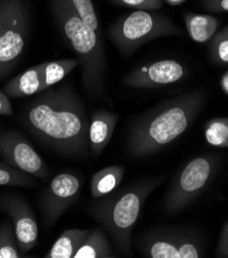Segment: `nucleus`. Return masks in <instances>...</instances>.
<instances>
[{"instance_id": "f257e3e1", "label": "nucleus", "mask_w": 228, "mask_h": 258, "mask_svg": "<svg viewBox=\"0 0 228 258\" xmlns=\"http://www.w3.org/2000/svg\"><path fill=\"white\" fill-rule=\"evenodd\" d=\"M24 127L60 156L86 159L90 154V119L80 94L70 83L35 95L21 112Z\"/></svg>"}, {"instance_id": "f03ea898", "label": "nucleus", "mask_w": 228, "mask_h": 258, "mask_svg": "<svg viewBox=\"0 0 228 258\" xmlns=\"http://www.w3.org/2000/svg\"><path fill=\"white\" fill-rule=\"evenodd\" d=\"M207 93L194 90L167 101L144 112L128 136V150L136 159L154 154L179 138L205 106Z\"/></svg>"}, {"instance_id": "7ed1b4c3", "label": "nucleus", "mask_w": 228, "mask_h": 258, "mask_svg": "<svg viewBox=\"0 0 228 258\" xmlns=\"http://www.w3.org/2000/svg\"><path fill=\"white\" fill-rule=\"evenodd\" d=\"M48 2L59 32L80 61L84 89L90 96L100 97L105 90L107 72L102 35L89 27L65 0Z\"/></svg>"}, {"instance_id": "20e7f679", "label": "nucleus", "mask_w": 228, "mask_h": 258, "mask_svg": "<svg viewBox=\"0 0 228 258\" xmlns=\"http://www.w3.org/2000/svg\"><path fill=\"white\" fill-rule=\"evenodd\" d=\"M163 179L162 176L140 181L114 195H107L103 200L97 199L98 202L88 207V213L106 229L122 255L132 256L134 227L145 201Z\"/></svg>"}, {"instance_id": "39448f33", "label": "nucleus", "mask_w": 228, "mask_h": 258, "mask_svg": "<svg viewBox=\"0 0 228 258\" xmlns=\"http://www.w3.org/2000/svg\"><path fill=\"white\" fill-rule=\"evenodd\" d=\"M183 34L178 25L156 11L132 12L117 20L108 30L109 39L125 58L151 40Z\"/></svg>"}, {"instance_id": "423d86ee", "label": "nucleus", "mask_w": 228, "mask_h": 258, "mask_svg": "<svg viewBox=\"0 0 228 258\" xmlns=\"http://www.w3.org/2000/svg\"><path fill=\"white\" fill-rule=\"evenodd\" d=\"M216 165V159L213 156H202L191 160L169 188L165 202L166 213L174 215L193 202L213 178Z\"/></svg>"}, {"instance_id": "0eeeda50", "label": "nucleus", "mask_w": 228, "mask_h": 258, "mask_svg": "<svg viewBox=\"0 0 228 258\" xmlns=\"http://www.w3.org/2000/svg\"><path fill=\"white\" fill-rule=\"evenodd\" d=\"M147 258H200L205 250L196 235L174 228L150 230L137 241Z\"/></svg>"}, {"instance_id": "6e6552de", "label": "nucleus", "mask_w": 228, "mask_h": 258, "mask_svg": "<svg viewBox=\"0 0 228 258\" xmlns=\"http://www.w3.org/2000/svg\"><path fill=\"white\" fill-rule=\"evenodd\" d=\"M83 181L72 173H60L46 185L40 196V209L47 227L57 221L78 202L82 192Z\"/></svg>"}, {"instance_id": "1a4fd4ad", "label": "nucleus", "mask_w": 228, "mask_h": 258, "mask_svg": "<svg viewBox=\"0 0 228 258\" xmlns=\"http://www.w3.org/2000/svg\"><path fill=\"white\" fill-rule=\"evenodd\" d=\"M30 22L29 0H23L0 34V77L14 68L23 54L30 31Z\"/></svg>"}, {"instance_id": "9d476101", "label": "nucleus", "mask_w": 228, "mask_h": 258, "mask_svg": "<svg viewBox=\"0 0 228 258\" xmlns=\"http://www.w3.org/2000/svg\"><path fill=\"white\" fill-rule=\"evenodd\" d=\"M0 157L15 169L46 179L48 169L33 146L17 131L0 132Z\"/></svg>"}, {"instance_id": "9b49d317", "label": "nucleus", "mask_w": 228, "mask_h": 258, "mask_svg": "<svg viewBox=\"0 0 228 258\" xmlns=\"http://www.w3.org/2000/svg\"><path fill=\"white\" fill-rule=\"evenodd\" d=\"M0 209L13 221L21 255L28 253L38 242V225L32 208L22 197L4 195L0 196Z\"/></svg>"}, {"instance_id": "f8f14e48", "label": "nucleus", "mask_w": 228, "mask_h": 258, "mask_svg": "<svg viewBox=\"0 0 228 258\" xmlns=\"http://www.w3.org/2000/svg\"><path fill=\"white\" fill-rule=\"evenodd\" d=\"M186 76L187 69L182 63L165 59L132 70L124 76L123 84L134 89H154L176 84Z\"/></svg>"}, {"instance_id": "ddd939ff", "label": "nucleus", "mask_w": 228, "mask_h": 258, "mask_svg": "<svg viewBox=\"0 0 228 258\" xmlns=\"http://www.w3.org/2000/svg\"><path fill=\"white\" fill-rule=\"evenodd\" d=\"M118 121V114L105 110L97 109L93 112L90 122L89 146L94 158L100 154L108 145Z\"/></svg>"}, {"instance_id": "4468645a", "label": "nucleus", "mask_w": 228, "mask_h": 258, "mask_svg": "<svg viewBox=\"0 0 228 258\" xmlns=\"http://www.w3.org/2000/svg\"><path fill=\"white\" fill-rule=\"evenodd\" d=\"M44 90L42 64L30 67L19 75L13 77L4 87V92L10 98L29 97Z\"/></svg>"}, {"instance_id": "2eb2a0df", "label": "nucleus", "mask_w": 228, "mask_h": 258, "mask_svg": "<svg viewBox=\"0 0 228 258\" xmlns=\"http://www.w3.org/2000/svg\"><path fill=\"white\" fill-rule=\"evenodd\" d=\"M184 23L188 36L196 43H207L216 34L220 20L206 14L185 13Z\"/></svg>"}, {"instance_id": "dca6fc26", "label": "nucleus", "mask_w": 228, "mask_h": 258, "mask_svg": "<svg viewBox=\"0 0 228 258\" xmlns=\"http://www.w3.org/2000/svg\"><path fill=\"white\" fill-rule=\"evenodd\" d=\"M92 229L71 228L64 230L56 240L50 250L45 254L46 258H74L75 253L87 240Z\"/></svg>"}, {"instance_id": "f3484780", "label": "nucleus", "mask_w": 228, "mask_h": 258, "mask_svg": "<svg viewBox=\"0 0 228 258\" xmlns=\"http://www.w3.org/2000/svg\"><path fill=\"white\" fill-rule=\"evenodd\" d=\"M124 167L109 166L97 172L91 180V194L94 199H101L110 195L121 183L124 176Z\"/></svg>"}, {"instance_id": "a211bd4d", "label": "nucleus", "mask_w": 228, "mask_h": 258, "mask_svg": "<svg viewBox=\"0 0 228 258\" xmlns=\"http://www.w3.org/2000/svg\"><path fill=\"white\" fill-rule=\"evenodd\" d=\"M113 251L102 228L92 229L91 234L75 253L74 258H110Z\"/></svg>"}, {"instance_id": "6ab92c4d", "label": "nucleus", "mask_w": 228, "mask_h": 258, "mask_svg": "<svg viewBox=\"0 0 228 258\" xmlns=\"http://www.w3.org/2000/svg\"><path fill=\"white\" fill-rule=\"evenodd\" d=\"M79 66L80 61L76 58L61 59L42 63V76L45 90L62 82L71 71Z\"/></svg>"}, {"instance_id": "aec40b11", "label": "nucleus", "mask_w": 228, "mask_h": 258, "mask_svg": "<svg viewBox=\"0 0 228 258\" xmlns=\"http://www.w3.org/2000/svg\"><path fill=\"white\" fill-rule=\"evenodd\" d=\"M21 256L13 221L6 219L0 223V258H20Z\"/></svg>"}, {"instance_id": "412c9836", "label": "nucleus", "mask_w": 228, "mask_h": 258, "mask_svg": "<svg viewBox=\"0 0 228 258\" xmlns=\"http://www.w3.org/2000/svg\"><path fill=\"white\" fill-rule=\"evenodd\" d=\"M209 57L216 65H228V24L217 31L208 44Z\"/></svg>"}, {"instance_id": "4be33fe9", "label": "nucleus", "mask_w": 228, "mask_h": 258, "mask_svg": "<svg viewBox=\"0 0 228 258\" xmlns=\"http://www.w3.org/2000/svg\"><path fill=\"white\" fill-rule=\"evenodd\" d=\"M206 141L215 147H226L228 140V117L210 119L205 125Z\"/></svg>"}, {"instance_id": "5701e85b", "label": "nucleus", "mask_w": 228, "mask_h": 258, "mask_svg": "<svg viewBox=\"0 0 228 258\" xmlns=\"http://www.w3.org/2000/svg\"><path fill=\"white\" fill-rule=\"evenodd\" d=\"M35 185L34 180L26 173H23L8 163L0 162V186L31 187Z\"/></svg>"}, {"instance_id": "b1692460", "label": "nucleus", "mask_w": 228, "mask_h": 258, "mask_svg": "<svg viewBox=\"0 0 228 258\" xmlns=\"http://www.w3.org/2000/svg\"><path fill=\"white\" fill-rule=\"evenodd\" d=\"M65 2L80 16V18L89 27H91L98 34H101L100 21L96 13L93 0H65Z\"/></svg>"}, {"instance_id": "393cba45", "label": "nucleus", "mask_w": 228, "mask_h": 258, "mask_svg": "<svg viewBox=\"0 0 228 258\" xmlns=\"http://www.w3.org/2000/svg\"><path fill=\"white\" fill-rule=\"evenodd\" d=\"M114 5L136 11H158L163 8V0H110Z\"/></svg>"}, {"instance_id": "a878e982", "label": "nucleus", "mask_w": 228, "mask_h": 258, "mask_svg": "<svg viewBox=\"0 0 228 258\" xmlns=\"http://www.w3.org/2000/svg\"><path fill=\"white\" fill-rule=\"evenodd\" d=\"M23 0H0V34Z\"/></svg>"}, {"instance_id": "bb28decb", "label": "nucleus", "mask_w": 228, "mask_h": 258, "mask_svg": "<svg viewBox=\"0 0 228 258\" xmlns=\"http://www.w3.org/2000/svg\"><path fill=\"white\" fill-rule=\"evenodd\" d=\"M216 256L221 258H228V221L223 226L219 242L216 248Z\"/></svg>"}, {"instance_id": "cd10ccee", "label": "nucleus", "mask_w": 228, "mask_h": 258, "mask_svg": "<svg viewBox=\"0 0 228 258\" xmlns=\"http://www.w3.org/2000/svg\"><path fill=\"white\" fill-rule=\"evenodd\" d=\"M202 7L213 13H228V0H200Z\"/></svg>"}, {"instance_id": "c85d7f7f", "label": "nucleus", "mask_w": 228, "mask_h": 258, "mask_svg": "<svg viewBox=\"0 0 228 258\" xmlns=\"http://www.w3.org/2000/svg\"><path fill=\"white\" fill-rule=\"evenodd\" d=\"M14 114L13 107L10 102V97L3 91H0V115L12 116Z\"/></svg>"}, {"instance_id": "c756f323", "label": "nucleus", "mask_w": 228, "mask_h": 258, "mask_svg": "<svg viewBox=\"0 0 228 258\" xmlns=\"http://www.w3.org/2000/svg\"><path fill=\"white\" fill-rule=\"evenodd\" d=\"M220 87L222 91L228 96V69L223 73L220 80Z\"/></svg>"}, {"instance_id": "7c9ffc66", "label": "nucleus", "mask_w": 228, "mask_h": 258, "mask_svg": "<svg viewBox=\"0 0 228 258\" xmlns=\"http://www.w3.org/2000/svg\"><path fill=\"white\" fill-rule=\"evenodd\" d=\"M163 2L167 3L168 5L170 6H173V7H177V6H180V5H183L186 0H163Z\"/></svg>"}, {"instance_id": "2f4dec72", "label": "nucleus", "mask_w": 228, "mask_h": 258, "mask_svg": "<svg viewBox=\"0 0 228 258\" xmlns=\"http://www.w3.org/2000/svg\"><path fill=\"white\" fill-rule=\"evenodd\" d=\"M226 147H228V140H227V145H226Z\"/></svg>"}]
</instances>
